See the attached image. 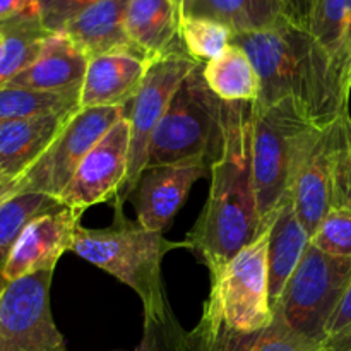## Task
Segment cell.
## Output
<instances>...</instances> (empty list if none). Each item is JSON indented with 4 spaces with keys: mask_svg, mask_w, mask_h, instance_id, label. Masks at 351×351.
Returning <instances> with one entry per match:
<instances>
[{
    "mask_svg": "<svg viewBox=\"0 0 351 351\" xmlns=\"http://www.w3.org/2000/svg\"><path fill=\"white\" fill-rule=\"evenodd\" d=\"M252 106L223 101V144L211 167L208 201L184 240L209 276L269 226H263L254 180Z\"/></svg>",
    "mask_w": 351,
    "mask_h": 351,
    "instance_id": "6da1fadb",
    "label": "cell"
},
{
    "mask_svg": "<svg viewBox=\"0 0 351 351\" xmlns=\"http://www.w3.org/2000/svg\"><path fill=\"white\" fill-rule=\"evenodd\" d=\"M261 79L257 106L291 98L315 127H328L350 113V91L307 27L285 19L254 33L233 34Z\"/></svg>",
    "mask_w": 351,
    "mask_h": 351,
    "instance_id": "7a4b0ae2",
    "label": "cell"
},
{
    "mask_svg": "<svg viewBox=\"0 0 351 351\" xmlns=\"http://www.w3.org/2000/svg\"><path fill=\"white\" fill-rule=\"evenodd\" d=\"M122 202H113L115 216L106 228L79 225L71 252L112 274L134 290L143 302L144 315H156L170 307L165 293L163 257L184 242H171L163 233L149 232L123 215Z\"/></svg>",
    "mask_w": 351,
    "mask_h": 351,
    "instance_id": "3957f363",
    "label": "cell"
},
{
    "mask_svg": "<svg viewBox=\"0 0 351 351\" xmlns=\"http://www.w3.org/2000/svg\"><path fill=\"white\" fill-rule=\"evenodd\" d=\"M321 127H315L291 98L252 106V167L263 226L290 194L297 171Z\"/></svg>",
    "mask_w": 351,
    "mask_h": 351,
    "instance_id": "277c9868",
    "label": "cell"
},
{
    "mask_svg": "<svg viewBox=\"0 0 351 351\" xmlns=\"http://www.w3.org/2000/svg\"><path fill=\"white\" fill-rule=\"evenodd\" d=\"M199 64L175 91L147 146L146 167L206 160L215 163L223 144V99L206 84Z\"/></svg>",
    "mask_w": 351,
    "mask_h": 351,
    "instance_id": "5b68a950",
    "label": "cell"
},
{
    "mask_svg": "<svg viewBox=\"0 0 351 351\" xmlns=\"http://www.w3.org/2000/svg\"><path fill=\"white\" fill-rule=\"evenodd\" d=\"M269 226L211 276V293L201 321L240 335L259 332L273 324L267 266Z\"/></svg>",
    "mask_w": 351,
    "mask_h": 351,
    "instance_id": "8992f818",
    "label": "cell"
},
{
    "mask_svg": "<svg viewBox=\"0 0 351 351\" xmlns=\"http://www.w3.org/2000/svg\"><path fill=\"white\" fill-rule=\"evenodd\" d=\"M350 280L351 259L329 256L308 243L274 305V317L295 335L326 346L329 324Z\"/></svg>",
    "mask_w": 351,
    "mask_h": 351,
    "instance_id": "52a82bcc",
    "label": "cell"
},
{
    "mask_svg": "<svg viewBox=\"0 0 351 351\" xmlns=\"http://www.w3.org/2000/svg\"><path fill=\"white\" fill-rule=\"evenodd\" d=\"M197 65L199 62L189 57L185 50L170 51L147 64V71L136 96L122 106V115L130 123L129 173L119 197L113 202L123 204V201L132 195L137 178L146 168L147 146L154 129L163 119L178 86Z\"/></svg>",
    "mask_w": 351,
    "mask_h": 351,
    "instance_id": "ba28073f",
    "label": "cell"
},
{
    "mask_svg": "<svg viewBox=\"0 0 351 351\" xmlns=\"http://www.w3.org/2000/svg\"><path fill=\"white\" fill-rule=\"evenodd\" d=\"M120 119L122 108L119 106L79 108L43 156L17 177L21 194L38 192L60 197L86 154Z\"/></svg>",
    "mask_w": 351,
    "mask_h": 351,
    "instance_id": "9c48e42d",
    "label": "cell"
},
{
    "mask_svg": "<svg viewBox=\"0 0 351 351\" xmlns=\"http://www.w3.org/2000/svg\"><path fill=\"white\" fill-rule=\"evenodd\" d=\"M53 271L10 281L0 291V351H69L50 307Z\"/></svg>",
    "mask_w": 351,
    "mask_h": 351,
    "instance_id": "30bf717a",
    "label": "cell"
},
{
    "mask_svg": "<svg viewBox=\"0 0 351 351\" xmlns=\"http://www.w3.org/2000/svg\"><path fill=\"white\" fill-rule=\"evenodd\" d=\"M129 153L130 123L122 115L86 154L58 201L81 211L101 202L115 201L129 173Z\"/></svg>",
    "mask_w": 351,
    "mask_h": 351,
    "instance_id": "8fae6325",
    "label": "cell"
},
{
    "mask_svg": "<svg viewBox=\"0 0 351 351\" xmlns=\"http://www.w3.org/2000/svg\"><path fill=\"white\" fill-rule=\"evenodd\" d=\"M82 213L60 204L31 219L10 250L3 281L10 283L43 271H55L58 259L71 250Z\"/></svg>",
    "mask_w": 351,
    "mask_h": 351,
    "instance_id": "7c38bea8",
    "label": "cell"
},
{
    "mask_svg": "<svg viewBox=\"0 0 351 351\" xmlns=\"http://www.w3.org/2000/svg\"><path fill=\"white\" fill-rule=\"evenodd\" d=\"M211 167L206 160H189L144 168L132 192L137 223L149 232H167L195 182L211 175Z\"/></svg>",
    "mask_w": 351,
    "mask_h": 351,
    "instance_id": "4fadbf2b",
    "label": "cell"
},
{
    "mask_svg": "<svg viewBox=\"0 0 351 351\" xmlns=\"http://www.w3.org/2000/svg\"><path fill=\"white\" fill-rule=\"evenodd\" d=\"M346 115L319 130L291 185L295 211L311 237L332 208L336 156Z\"/></svg>",
    "mask_w": 351,
    "mask_h": 351,
    "instance_id": "5bb4252c",
    "label": "cell"
},
{
    "mask_svg": "<svg viewBox=\"0 0 351 351\" xmlns=\"http://www.w3.org/2000/svg\"><path fill=\"white\" fill-rule=\"evenodd\" d=\"M147 64L146 58L130 51L89 58L81 84L79 108L125 106L136 96Z\"/></svg>",
    "mask_w": 351,
    "mask_h": 351,
    "instance_id": "9a60e30c",
    "label": "cell"
},
{
    "mask_svg": "<svg viewBox=\"0 0 351 351\" xmlns=\"http://www.w3.org/2000/svg\"><path fill=\"white\" fill-rule=\"evenodd\" d=\"M77 110L0 122V165L9 178L21 177L33 167Z\"/></svg>",
    "mask_w": 351,
    "mask_h": 351,
    "instance_id": "2e32d148",
    "label": "cell"
},
{
    "mask_svg": "<svg viewBox=\"0 0 351 351\" xmlns=\"http://www.w3.org/2000/svg\"><path fill=\"white\" fill-rule=\"evenodd\" d=\"M180 0H129L127 34L134 50L147 62L185 50L180 40Z\"/></svg>",
    "mask_w": 351,
    "mask_h": 351,
    "instance_id": "e0dca14e",
    "label": "cell"
},
{
    "mask_svg": "<svg viewBox=\"0 0 351 351\" xmlns=\"http://www.w3.org/2000/svg\"><path fill=\"white\" fill-rule=\"evenodd\" d=\"M127 7L129 0H98L72 17L60 33L88 58L119 51L137 53L127 34Z\"/></svg>",
    "mask_w": 351,
    "mask_h": 351,
    "instance_id": "ac0fdd59",
    "label": "cell"
},
{
    "mask_svg": "<svg viewBox=\"0 0 351 351\" xmlns=\"http://www.w3.org/2000/svg\"><path fill=\"white\" fill-rule=\"evenodd\" d=\"M88 55L79 50L64 33H51L36 60L7 84L36 91H65L82 84Z\"/></svg>",
    "mask_w": 351,
    "mask_h": 351,
    "instance_id": "d6986e66",
    "label": "cell"
},
{
    "mask_svg": "<svg viewBox=\"0 0 351 351\" xmlns=\"http://www.w3.org/2000/svg\"><path fill=\"white\" fill-rule=\"evenodd\" d=\"M308 243H311V235L298 219L290 191V194L274 211L269 226L267 266H269V297L273 311L288 280L304 257Z\"/></svg>",
    "mask_w": 351,
    "mask_h": 351,
    "instance_id": "ffe728a7",
    "label": "cell"
},
{
    "mask_svg": "<svg viewBox=\"0 0 351 351\" xmlns=\"http://www.w3.org/2000/svg\"><path fill=\"white\" fill-rule=\"evenodd\" d=\"M192 351H328L324 345L295 335L274 317L269 328L252 335H240L199 321L189 331Z\"/></svg>",
    "mask_w": 351,
    "mask_h": 351,
    "instance_id": "44dd1931",
    "label": "cell"
},
{
    "mask_svg": "<svg viewBox=\"0 0 351 351\" xmlns=\"http://www.w3.org/2000/svg\"><path fill=\"white\" fill-rule=\"evenodd\" d=\"M182 14L218 21L233 34L263 31L288 19L283 0H185Z\"/></svg>",
    "mask_w": 351,
    "mask_h": 351,
    "instance_id": "7402d4cb",
    "label": "cell"
},
{
    "mask_svg": "<svg viewBox=\"0 0 351 351\" xmlns=\"http://www.w3.org/2000/svg\"><path fill=\"white\" fill-rule=\"evenodd\" d=\"M308 31L351 93V0H314Z\"/></svg>",
    "mask_w": 351,
    "mask_h": 351,
    "instance_id": "603a6c76",
    "label": "cell"
},
{
    "mask_svg": "<svg viewBox=\"0 0 351 351\" xmlns=\"http://www.w3.org/2000/svg\"><path fill=\"white\" fill-rule=\"evenodd\" d=\"M206 84L223 101L257 103L261 79L249 55L232 43L219 57L202 67Z\"/></svg>",
    "mask_w": 351,
    "mask_h": 351,
    "instance_id": "cb8c5ba5",
    "label": "cell"
},
{
    "mask_svg": "<svg viewBox=\"0 0 351 351\" xmlns=\"http://www.w3.org/2000/svg\"><path fill=\"white\" fill-rule=\"evenodd\" d=\"M0 29L5 40L0 58V86H5L36 60L51 33L45 29L38 14H24L0 23Z\"/></svg>",
    "mask_w": 351,
    "mask_h": 351,
    "instance_id": "d4e9b609",
    "label": "cell"
},
{
    "mask_svg": "<svg viewBox=\"0 0 351 351\" xmlns=\"http://www.w3.org/2000/svg\"><path fill=\"white\" fill-rule=\"evenodd\" d=\"M79 96L81 86L65 91H36L9 84L0 86V122L79 108Z\"/></svg>",
    "mask_w": 351,
    "mask_h": 351,
    "instance_id": "484cf974",
    "label": "cell"
},
{
    "mask_svg": "<svg viewBox=\"0 0 351 351\" xmlns=\"http://www.w3.org/2000/svg\"><path fill=\"white\" fill-rule=\"evenodd\" d=\"M58 199L38 192H23L7 199L0 206V291L5 287L3 281V267L10 256L14 243L19 239L21 232L27 223L40 216L41 213L60 206Z\"/></svg>",
    "mask_w": 351,
    "mask_h": 351,
    "instance_id": "4316f807",
    "label": "cell"
},
{
    "mask_svg": "<svg viewBox=\"0 0 351 351\" xmlns=\"http://www.w3.org/2000/svg\"><path fill=\"white\" fill-rule=\"evenodd\" d=\"M180 40L189 57L199 64H208L232 45L233 33L218 21L184 16L180 24Z\"/></svg>",
    "mask_w": 351,
    "mask_h": 351,
    "instance_id": "83f0119b",
    "label": "cell"
},
{
    "mask_svg": "<svg viewBox=\"0 0 351 351\" xmlns=\"http://www.w3.org/2000/svg\"><path fill=\"white\" fill-rule=\"evenodd\" d=\"M136 351H192L189 331L182 328L171 307L156 315H144L143 336Z\"/></svg>",
    "mask_w": 351,
    "mask_h": 351,
    "instance_id": "f1b7e54d",
    "label": "cell"
},
{
    "mask_svg": "<svg viewBox=\"0 0 351 351\" xmlns=\"http://www.w3.org/2000/svg\"><path fill=\"white\" fill-rule=\"evenodd\" d=\"M311 243L329 256L351 259V211L331 208L317 226Z\"/></svg>",
    "mask_w": 351,
    "mask_h": 351,
    "instance_id": "f546056e",
    "label": "cell"
},
{
    "mask_svg": "<svg viewBox=\"0 0 351 351\" xmlns=\"http://www.w3.org/2000/svg\"><path fill=\"white\" fill-rule=\"evenodd\" d=\"M332 208H346L351 211V115L345 117L343 136L339 143L335 167V192Z\"/></svg>",
    "mask_w": 351,
    "mask_h": 351,
    "instance_id": "4dcf8cb0",
    "label": "cell"
},
{
    "mask_svg": "<svg viewBox=\"0 0 351 351\" xmlns=\"http://www.w3.org/2000/svg\"><path fill=\"white\" fill-rule=\"evenodd\" d=\"M98 0H36L38 16L45 29L60 33L65 24Z\"/></svg>",
    "mask_w": 351,
    "mask_h": 351,
    "instance_id": "1f68e13d",
    "label": "cell"
},
{
    "mask_svg": "<svg viewBox=\"0 0 351 351\" xmlns=\"http://www.w3.org/2000/svg\"><path fill=\"white\" fill-rule=\"evenodd\" d=\"M351 326V280L348 288H346L345 295H343L341 302H339L338 308H336L335 315H332V321L329 324V338L336 336L338 332H341L343 329H346ZM328 343V341H326Z\"/></svg>",
    "mask_w": 351,
    "mask_h": 351,
    "instance_id": "d6a6232c",
    "label": "cell"
},
{
    "mask_svg": "<svg viewBox=\"0 0 351 351\" xmlns=\"http://www.w3.org/2000/svg\"><path fill=\"white\" fill-rule=\"evenodd\" d=\"M283 2L288 21L308 29L312 9H314V0H283Z\"/></svg>",
    "mask_w": 351,
    "mask_h": 351,
    "instance_id": "836d02e7",
    "label": "cell"
},
{
    "mask_svg": "<svg viewBox=\"0 0 351 351\" xmlns=\"http://www.w3.org/2000/svg\"><path fill=\"white\" fill-rule=\"evenodd\" d=\"M24 14H38L36 0H0V23Z\"/></svg>",
    "mask_w": 351,
    "mask_h": 351,
    "instance_id": "e575fe53",
    "label": "cell"
},
{
    "mask_svg": "<svg viewBox=\"0 0 351 351\" xmlns=\"http://www.w3.org/2000/svg\"><path fill=\"white\" fill-rule=\"evenodd\" d=\"M17 194H21L19 180H17V178H14V180L7 182L5 185H2V187H0V206H2L7 199L14 197V195H17Z\"/></svg>",
    "mask_w": 351,
    "mask_h": 351,
    "instance_id": "d590c367",
    "label": "cell"
},
{
    "mask_svg": "<svg viewBox=\"0 0 351 351\" xmlns=\"http://www.w3.org/2000/svg\"><path fill=\"white\" fill-rule=\"evenodd\" d=\"M10 180H14V178H9V175L5 173V170H3L2 165H0V187H2V185H5L7 182H10Z\"/></svg>",
    "mask_w": 351,
    "mask_h": 351,
    "instance_id": "8d00e7d4",
    "label": "cell"
},
{
    "mask_svg": "<svg viewBox=\"0 0 351 351\" xmlns=\"http://www.w3.org/2000/svg\"><path fill=\"white\" fill-rule=\"evenodd\" d=\"M3 45H5V40H3V33L2 29H0V58H2V53H3Z\"/></svg>",
    "mask_w": 351,
    "mask_h": 351,
    "instance_id": "74e56055",
    "label": "cell"
},
{
    "mask_svg": "<svg viewBox=\"0 0 351 351\" xmlns=\"http://www.w3.org/2000/svg\"><path fill=\"white\" fill-rule=\"evenodd\" d=\"M339 351H351V346H348V348H343V350H339Z\"/></svg>",
    "mask_w": 351,
    "mask_h": 351,
    "instance_id": "f35d334b",
    "label": "cell"
},
{
    "mask_svg": "<svg viewBox=\"0 0 351 351\" xmlns=\"http://www.w3.org/2000/svg\"><path fill=\"white\" fill-rule=\"evenodd\" d=\"M180 2H182V3H184V2H185V0H180Z\"/></svg>",
    "mask_w": 351,
    "mask_h": 351,
    "instance_id": "ab89813d",
    "label": "cell"
}]
</instances>
